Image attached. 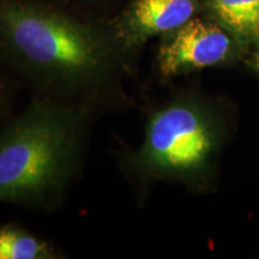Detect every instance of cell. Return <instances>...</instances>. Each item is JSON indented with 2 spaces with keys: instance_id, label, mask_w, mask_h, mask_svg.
Returning a JSON list of instances; mask_svg holds the SVG:
<instances>
[{
  "instance_id": "cell-7",
  "label": "cell",
  "mask_w": 259,
  "mask_h": 259,
  "mask_svg": "<svg viewBox=\"0 0 259 259\" xmlns=\"http://www.w3.org/2000/svg\"><path fill=\"white\" fill-rule=\"evenodd\" d=\"M223 27L240 37L259 36V0H210Z\"/></svg>"
},
{
  "instance_id": "cell-4",
  "label": "cell",
  "mask_w": 259,
  "mask_h": 259,
  "mask_svg": "<svg viewBox=\"0 0 259 259\" xmlns=\"http://www.w3.org/2000/svg\"><path fill=\"white\" fill-rule=\"evenodd\" d=\"M231 44L227 32L218 24L191 18L161 45L158 72L163 78H171L218 65L228 56Z\"/></svg>"
},
{
  "instance_id": "cell-3",
  "label": "cell",
  "mask_w": 259,
  "mask_h": 259,
  "mask_svg": "<svg viewBox=\"0 0 259 259\" xmlns=\"http://www.w3.org/2000/svg\"><path fill=\"white\" fill-rule=\"evenodd\" d=\"M216 143L209 112L197 101L178 100L149 115L143 142L121 155L120 168L132 185L160 178H194L208 167Z\"/></svg>"
},
{
  "instance_id": "cell-1",
  "label": "cell",
  "mask_w": 259,
  "mask_h": 259,
  "mask_svg": "<svg viewBox=\"0 0 259 259\" xmlns=\"http://www.w3.org/2000/svg\"><path fill=\"white\" fill-rule=\"evenodd\" d=\"M115 35L32 0H0V67L34 95L103 114L131 106L128 59Z\"/></svg>"
},
{
  "instance_id": "cell-5",
  "label": "cell",
  "mask_w": 259,
  "mask_h": 259,
  "mask_svg": "<svg viewBox=\"0 0 259 259\" xmlns=\"http://www.w3.org/2000/svg\"><path fill=\"white\" fill-rule=\"evenodd\" d=\"M196 12V0H135L118 21L116 40L130 53L148 37L173 32Z\"/></svg>"
},
{
  "instance_id": "cell-8",
  "label": "cell",
  "mask_w": 259,
  "mask_h": 259,
  "mask_svg": "<svg viewBox=\"0 0 259 259\" xmlns=\"http://www.w3.org/2000/svg\"><path fill=\"white\" fill-rule=\"evenodd\" d=\"M17 82L0 67V126L11 116Z\"/></svg>"
},
{
  "instance_id": "cell-6",
  "label": "cell",
  "mask_w": 259,
  "mask_h": 259,
  "mask_svg": "<svg viewBox=\"0 0 259 259\" xmlns=\"http://www.w3.org/2000/svg\"><path fill=\"white\" fill-rule=\"evenodd\" d=\"M61 252L54 245L18 223L0 226V259H58Z\"/></svg>"
},
{
  "instance_id": "cell-2",
  "label": "cell",
  "mask_w": 259,
  "mask_h": 259,
  "mask_svg": "<svg viewBox=\"0 0 259 259\" xmlns=\"http://www.w3.org/2000/svg\"><path fill=\"white\" fill-rule=\"evenodd\" d=\"M88 106L34 95L0 126V203L52 211L83 170L94 120Z\"/></svg>"
}]
</instances>
